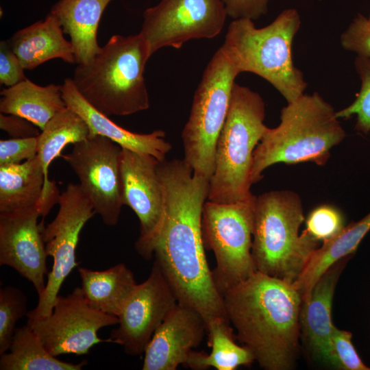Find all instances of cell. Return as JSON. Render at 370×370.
Here are the masks:
<instances>
[{"mask_svg":"<svg viewBox=\"0 0 370 370\" xmlns=\"http://www.w3.org/2000/svg\"><path fill=\"white\" fill-rule=\"evenodd\" d=\"M157 169L165 188L166 214L154 249V261L178 303L197 310L206 324L216 319H227L202 238V210L210 180L194 174L184 160L160 162Z\"/></svg>","mask_w":370,"mask_h":370,"instance_id":"cell-1","label":"cell"},{"mask_svg":"<svg viewBox=\"0 0 370 370\" xmlns=\"http://www.w3.org/2000/svg\"><path fill=\"white\" fill-rule=\"evenodd\" d=\"M237 338L266 370L291 369L297 352L301 296L292 283L254 272L223 295Z\"/></svg>","mask_w":370,"mask_h":370,"instance_id":"cell-2","label":"cell"},{"mask_svg":"<svg viewBox=\"0 0 370 370\" xmlns=\"http://www.w3.org/2000/svg\"><path fill=\"white\" fill-rule=\"evenodd\" d=\"M338 119L334 108L318 92L303 94L288 103L281 110L280 123L268 128L254 151L252 183L277 163L324 165L330 150L346 136Z\"/></svg>","mask_w":370,"mask_h":370,"instance_id":"cell-3","label":"cell"},{"mask_svg":"<svg viewBox=\"0 0 370 370\" xmlns=\"http://www.w3.org/2000/svg\"><path fill=\"white\" fill-rule=\"evenodd\" d=\"M150 57L140 33L113 35L90 61L77 64L72 80L81 95L101 113L132 114L149 107L143 73Z\"/></svg>","mask_w":370,"mask_h":370,"instance_id":"cell-4","label":"cell"},{"mask_svg":"<svg viewBox=\"0 0 370 370\" xmlns=\"http://www.w3.org/2000/svg\"><path fill=\"white\" fill-rule=\"evenodd\" d=\"M300 25V16L294 8L283 10L262 28H256L249 18L234 19L221 48L240 73L259 75L291 103L304 94L307 87L292 57L293 41Z\"/></svg>","mask_w":370,"mask_h":370,"instance_id":"cell-5","label":"cell"},{"mask_svg":"<svg viewBox=\"0 0 370 370\" xmlns=\"http://www.w3.org/2000/svg\"><path fill=\"white\" fill-rule=\"evenodd\" d=\"M302 201L295 192L271 190L256 196L251 255L256 271L293 283L319 241L299 227Z\"/></svg>","mask_w":370,"mask_h":370,"instance_id":"cell-6","label":"cell"},{"mask_svg":"<svg viewBox=\"0 0 370 370\" xmlns=\"http://www.w3.org/2000/svg\"><path fill=\"white\" fill-rule=\"evenodd\" d=\"M261 96L236 82L227 114L218 138L215 167L208 200L232 203L249 198L254 151L268 130Z\"/></svg>","mask_w":370,"mask_h":370,"instance_id":"cell-7","label":"cell"},{"mask_svg":"<svg viewBox=\"0 0 370 370\" xmlns=\"http://www.w3.org/2000/svg\"><path fill=\"white\" fill-rule=\"evenodd\" d=\"M238 74L237 68L220 47L204 72L182 132L184 161L194 174L208 180L214 171L217 143Z\"/></svg>","mask_w":370,"mask_h":370,"instance_id":"cell-8","label":"cell"},{"mask_svg":"<svg viewBox=\"0 0 370 370\" xmlns=\"http://www.w3.org/2000/svg\"><path fill=\"white\" fill-rule=\"evenodd\" d=\"M256 196L232 203L207 200L201 217L205 249L214 252L212 270L214 285L222 295L256 272L252 233Z\"/></svg>","mask_w":370,"mask_h":370,"instance_id":"cell-9","label":"cell"},{"mask_svg":"<svg viewBox=\"0 0 370 370\" xmlns=\"http://www.w3.org/2000/svg\"><path fill=\"white\" fill-rule=\"evenodd\" d=\"M59 209L53 220L46 226L40 224L41 234L48 256L53 258L44 292L36 306L28 312L27 319L49 316L66 277L78 264L76 248L80 232L95 214L93 205L79 184L69 183L60 195Z\"/></svg>","mask_w":370,"mask_h":370,"instance_id":"cell-10","label":"cell"},{"mask_svg":"<svg viewBox=\"0 0 370 370\" xmlns=\"http://www.w3.org/2000/svg\"><path fill=\"white\" fill-rule=\"evenodd\" d=\"M122 147L101 135H90L61 155L71 167L91 201L95 214L108 226L116 225L123 204L121 168Z\"/></svg>","mask_w":370,"mask_h":370,"instance_id":"cell-11","label":"cell"},{"mask_svg":"<svg viewBox=\"0 0 370 370\" xmlns=\"http://www.w3.org/2000/svg\"><path fill=\"white\" fill-rule=\"evenodd\" d=\"M227 15L223 0H161L145 10L139 33L151 56L165 47L180 49L190 40L217 36Z\"/></svg>","mask_w":370,"mask_h":370,"instance_id":"cell-12","label":"cell"},{"mask_svg":"<svg viewBox=\"0 0 370 370\" xmlns=\"http://www.w3.org/2000/svg\"><path fill=\"white\" fill-rule=\"evenodd\" d=\"M116 316L101 312L89 305L81 287L66 296L58 295L51 313L44 318L27 319L47 349L54 356L73 354L85 355L94 345L102 342L98 331L118 324Z\"/></svg>","mask_w":370,"mask_h":370,"instance_id":"cell-13","label":"cell"},{"mask_svg":"<svg viewBox=\"0 0 370 370\" xmlns=\"http://www.w3.org/2000/svg\"><path fill=\"white\" fill-rule=\"evenodd\" d=\"M159 162L151 155L122 148L123 204L139 220L140 233L135 249L146 260L153 256L166 214L165 188L157 169Z\"/></svg>","mask_w":370,"mask_h":370,"instance_id":"cell-14","label":"cell"},{"mask_svg":"<svg viewBox=\"0 0 370 370\" xmlns=\"http://www.w3.org/2000/svg\"><path fill=\"white\" fill-rule=\"evenodd\" d=\"M178 303L176 295L154 261L149 275L137 284L119 315L118 328L110 340L123 347L128 355H142L154 332Z\"/></svg>","mask_w":370,"mask_h":370,"instance_id":"cell-15","label":"cell"},{"mask_svg":"<svg viewBox=\"0 0 370 370\" xmlns=\"http://www.w3.org/2000/svg\"><path fill=\"white\" fill-rule=\"evenodd\" d=\"M39 206L0 213V264L15 269L29 281L38 296L45 291L48 256L42 239Z\"/></svg>","mask_w":370,"mask_h":370,"instance_id":"cell-16","label":"cell"},{"mask_svg":"<svg viewBox=\"0 0 370 370\" xmlns=\"http://www.w3.org/2000/svg\"><path fill=\"white\" fill-rule=\"evenodd\" d=\"M207 333L203 317L177 303L156 329L145 350L142 369L175 370L186 363L190 352Z\"/></svg>","mask_w":370,"mask_h":370,"instance_id":"cell-17","label":"cell"},{"mask_svg":"<svg viewBox=\"0 0 370 370\" xmlns=\"http://www.w3.org/2000/svg\"><path fill=\"white\" fill-rule=\"evenodd\" d=\"M62 90L66 106L84 120L89 127L90 135L105 136L122 148L151 155L160 162L165 160L172 145L166 140V134L163 130H156L149 134H138L119 126L88 103L75 88L72 78L64 79Z\"/></svg>","mask_w":370,"mask_h":370,"instance_id":"cell-18","label":"cell"},{"mask_svg":"<svg viewBox=\"0 0 370 370\" xmlns=\"http://www.w3.org/2000/svg\"><path fill=\"white\" fill-rule=\"evenodd\" d=\"M345 263V258L337 261L322 275L308 299L302 302L300 312V328L312 352L333 366L332 305L334 288Z\"/></svg>","mask_w":370,"mask_h":370,"instance_id":"cell-19","label":"cell"},{"mask_svg":"<svg viewBox=\"0 0 370 370\" xmlns=\"http://www.w3.org/2000/svg\"><path fill=\"white\" fill-rule=\"evenodd\" d=\"M63 33L60 21L49 12L44 20L16 32L8 42L25 70L55 58L75 64L73 45Z\"/></svg>","mask_w":370,"mask_h":370,"instance_id":"cell-20","label":"cell"},{"mask_svg":"<svg viewBox=\"0 0 370 370\" xmlns=\"http://www.w3.org/2000/svg\"><path fill=\"white\" fill-rule=\"evenodd\" d=\"M112 0H59L50 13L69 34L77 64H86L99 53L97 30L103 13Z\"/></svg>","mask_w":370,"mask_h":370,"instance_id":"cell-21","label":"cell"},{"mask_svg":"<svg viewBox=\"0 0 370 370\" xmlns=\"http://www.w3.org/2000/svg\"><path fill=\"white\" fill-rule=\"evenodd\" d=\"M44 185L37 155L20 164L0 166V213L39 206L44 219L56 204L45 197Z\"/></svg>","mask_w":370,"mask_h":370,"instance_id":"cell-22","label":"cell"},{"mask_svg":"<svg viewBox=\"0 0 370 370\" xmlns=\"http://www.w3.org/2000/svg\"><path fill=\"white\" fill-rule=\"evenodd\" d=\"M0 112L32 122L42 130L56 114L67 108L62 85L42 86L26 79L1 91Z\"/></svg>","mask_w":370,"mask_h":370,"instance_id":"cell-23","label":"cell"},{"mask_svg":"<svg viewBox=\"0 0 370 370\" xmlns=\"http://www.w3.org/2000/svg\"><path fill=\"white\" fill-rule=\"evenodd\" d=\"M78 273L89 305L117 317L138 284L133 272L123 262L103 271L79 267Z\"/></svg>","mask_w":370,"mask_h":370,"instance_id":"cell-24","label":"cell"},{"mask_svg":"<svg viewBox=\"0 0 370 370\" xmlns=\"http://www.w3.org/2000/svg\"><path fill=\"white\" fill-rule=\"evenodd\" d=\"M369 230L370 212L358 221L345 226L312 252L303 271L293 283L300 293L302 302L308 299L315 284L332 264L356 251Z\"/></svg>","mask_w":370,"mask_h":370,"instance_id":"cell-25","label":"cell"},{"mask_svg":"<svg viewBox=\"0 0 370 370\" xmlns=\"http://www.w3.org/2000/svg\"><path fill=\"white\" fill-rule=\"evenodd\" d=\"M89 136L86 123L68 107L51 119L41 130L38 136L37 157L45 174L44 195L47 199L58 202L60 195L56 182L49 179L50 164L60 157L66 145L84 140Z\"/></svg>","mask_w":370,"mask_h":370,"instance_id":"cell-26","label":"cell"},{"mask_svg":"<svg viewBox=\"0 0 370 370\" xmlns=\"http://www.w3.org/2000/svg\"><path fill=\"white\" fill-rule=\"evenodd\" d=\"M210 354L193 350L184 366L193 370H234L254 360L251 351L235 343L233 328L227 319H216L206 324Z\"/></svg>","mask_w":370,"mask_h":370,"instance_id":"cell-27","label":"cell"},{"mask_svg":"<svg viewBox=\"0 0 370 370\" xmlns=\"http://www.w3.org/2000/svg\"><path fill=\"white\" fill-rule=\"evenodd\" d=\"M86 363L59 360L27 323L16 328L10 348L0 355V370H80Z\"/></svg>","mask_w":370,"mask_h":370,"instance_id":"cell-28","label":"cell"},{"mask_svg":"<svg viewBox=\"0 0 370 370\" xmlns=\"http://www.w3.org/2000/svg\"><path fill=\"white\" fill-rule=\"evenodd\" d=\"M27 299L19 288L7 286L0 291V355L8 350L19 319L27 316Z\"/></svg>","mask_w":370,"mask_h":370,"instance_id":"cell-29","label":"cell"},{"mask_svg":"<svg viewBox=\"0 0 370 370\" xmlns=\"http://www.w3.org/2000/svg\"><path fill=\"white\" fill-rule=\"evenodd\" d=\"M361 85L356 99L347 107L336 112L338 119L356 116L355 129L361 133L370 132V58L357 56L354 61Z\"/></svg>","mask_w":370,"mask_h":370,"instance_id":"cell-30","label":"cell"},{"mask_svg":"<svg viewBox=\"0 0 370 370\" xmlns=\"http://www.w3.org/2000/svg\"><path fill=\"white\" fill-rule=\"evenodd\" d=\"M304 230L319 242L330 240L345 227L342 213L330 205H321L312 210Z\"/></svg>","mask_w":370,"mask_h":370,"instance_id":"cell-31","label":"cell"},{"mask_svg":"<svg viewBox=\"0 0 370 370\" xmlns=\"http://www.w3.org/2000/svg\"><path fill=\"white\" fill-rule=\"evenodd\" d=\"M352 336L350 332L334 325L332 334L334 367L345 370H370L354 348Z\"/></svg>","mask_w":370,"mask_h":370,"instance_id":"cell-32","label":"cell"},{"mask_svg":"<svg viewBox=\"0 0 370 370\" xmlns=\"http://www.w3.org/2000/svg\"><path fill=\"white\" fill-rule=\"evenodd\" d=\"M345 50L370 58V20L358 14L341 36Z\"/></svg>","mask_w":370,"mask_h":370,"instance_id":"cell-33","label":"cell"},{"mask_svg":"<svg viewBox=\"0 0 370 370\" xmlns=\"http://www.w3.org/2000/svg\"><path fill=\"white\" fill-rule=\"evenodd\" d=\"M38 136L0 140V166L20 164L37 155Z\"/></svg>","mask_w":370,"mask_h":370,"instance_id":"cell-34","label":"cell"},{"mask_svg":"<svg viewBox=\"0 0 370 370\" xmlns=\"http://www.w3.org/2000/svg\"><path fill=\"white\" fill-rule=\"evenodd\" d=\"M18 58L12 50L8 40L0 42V83L13 86L27 79Z\"/></svg>","mask_w":370,"mask_h":370,"instance_id":"cell-35","label":"cell"},{"mask_svg":"<svg viewBox=\"0 0 370 370\" xmlns=\"http://www.w3.org/2000/svg\"><path fill=\"white\" fill-rule=\"evenodd\" d=\"M227 15L234 19L256 20L268 11L269 0H223Z\"/></svg>","mask_w":370,"mask_h":370,"instance_id":"cell-36","label":"cell"},{"mask_svg":"<svg viewBox=\"0 0 370 370\" xmlns=\"http://www.w3.org/2000/svg\"><path fill=\"white\" fill-rule=\"evenodd\" d=\"M0 128L12 138L37 137L38 127L29 121L14 114H0Z\"/></svg>","mask_w":370,"mask_h":370,"instance_id":"cell-37","label":"cell"},{"mask_svg":"<svg viewBox=\"0 0 370 370\" xmlns=\"http://www.w3.org/2000/svg\"><path fill=\"white\" fill-rule=\"evenodd\" d=\"M369 19L370 20V15H369Z\"/></svg>","mask_w":370,"mask_h":370,"instance_id":"cell-38","label":"cell"}]
</instances>
